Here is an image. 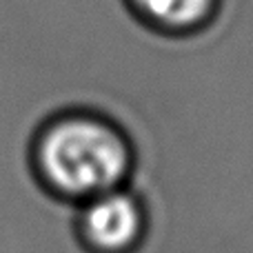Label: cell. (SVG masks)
I'll use <instances>...</instances> for the list:
<instances>
[{
    "label": "cell",
    "mask_w": 253,
    "mask_h": 253,
    "mask_svg": "<svg viewBox=\"0 0 253 253\" xmlns=\"http://www.w3.org/2000/svg\"><path fill=\"white\" fill-rule=\"evenodd\" d=\"M133 167V144L123 126L98 111H62L40 126L31 142L36 180L69 205L126 187Z\"/></svg>",
    "instance_id": "6da1fadb"
},
{
    "label": "cell",
    "mask_w": 253,
    "mask_h": 253,
    "mask_svg": "<svg viewBox=\"0 0 253 253\" xmlns=\"http://www.w3.org/2000/svg\"><path fill=\"white\" fill-rule=\"evenodd\" d=\"M147 205L126 187L78 205L74 231L84 253H138L149 236Z\"/></svg>",
    "instance_id": "7a4b0ae2"
},
{
    "label": "cell",
    "mask_w": 253,
    "mask_h": 253,
    "mask_svg": "<svg viewBox=\"0 0 253 253\" xmlns=\"http://www.w3.org/2000/svg\"><path fill=\"white\" fill-rule=\"evenodd\" d=\"M144 25L169 36L205 29L215 18L220 0H126Z\"/></svg>",
    "instance_id": "3957f363"
}]
</instances>
